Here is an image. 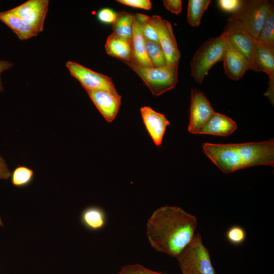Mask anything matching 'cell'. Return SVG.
<instances>
[{"label": "cell", "mask_w": 274, "mask_h": 274, "mask_svg": "<svg viewBox=\"0 0 274 274\" xmlns=\"http://www.w3.org/2000/svg\"><path fill=\"white\" fill-rule=\"evenodd\" d=\"M197 220L178 207L155 211L147 224V234L153 248L177 258L194 236Z\"/></svg>", "instance_id": "obj_1"}, {"label": "cell", "mask_w": 274, "mask_h": 274, "mask_svg": "<svg viewBox=\"0 0 274 274\" xmlns=\"http://www.w3.org/2000/svg\"><path fill=\"white\" fill-rule=\"evenodd\" d=\"M202 150L225 174L255 165H274L273 139L240 144L206 143Z\"/></svg>", "instance_id": "obj_2"}, {"label": "cell", "mask_w": 274, "mask_h": 274, "mask_svg": "<svg viewBox=\"0 0 274 274\" xmlns=\"http://www.w3.org/2000/svg\"><path fill=\"white\" fill-rule=\"evenodd\" d=\"M177 259L182 274H216L199 233L194 235Z\"/></svg>", "instance_id": "obj_3"}, {"label": "cell", "mask_w": 274, "mask_h": 274, "mask_svg": "<svg viewBox=\"0 0 274 274\" xmlns=\"http://www.w3.org/2000/svg\"><path fill=\"white\" fill-rule=\"evenodd\" d=\"M225 41L222 36L208 39L199 48L190 63V75L201 83L209 70L217 62L223 60Z\"/></svg>", "instance_id": "obj_4"}, {"label": "cell", "mask_w": 274, "mask_h": 274, "mask_svg": "<svg viewBox=\"0 0 274 274\" xmlns=\"http://www.w3.org/2000/svg\"><path fill=\"white\" fill-rule=\"evenodd\" d=\"M143 80L153 95L158 96L176 86L178 65L161 67H144L123 61Z\"/></svg>", "instance_id": "obj_5"}, {"label": "cell", "mask_w": 274, "mask_h": 274, "mask_svg": "<svg viewBox=\"0 0 274 274\" xmlns=\"http://www.w3.org/2000/svg\"><path fill=\"white\" fill-rule=\"evenodd\" d=\"M272 3L265 0L242 1L240 7L231 17L238 21L257 39Z\"/></svg>", "instance_id": "obj_6"}, {"label": "cell", "mask_w": 274, "mask_h": 274, "mask_svg": "<svg viewBox=\"0 0 274 274\" xmlns=\"http://www.w3.org/2000/svg\"><path fill=\"white\" fill-rule=\"evenodd\" d=\"M65 65L71 75L79 81L86 91L104 90L117 93L110 77L94 72L76 62L68 61Z\"/></svg>", "instance_id": "obj_7"}, {"label": "cell", "mask_w": 274, "mask_h": 274, "mask_svg": "<svg viewBox=\"0 0 274 274\" xmlns=\"http://www.w3.org/2000/svg\"><path fill=\"white\" fill-rule=\"evenodd\" d=\"M226 38L248 60L250 70H253V58L256 46V39L253 38L237 20L230 17L223 33Z\"/></svg>", "instance_id": "obj_8"}, {"label": "cell", "mask_w": 274, "mask_h": 274, "mask_svg": "<svg viewBox=\"0 0 274 274\" xmlns=\"http://www.w3.org/2000/svg\"><path fill=\"white\" fill-rule=\"evenodd\" d=\"M150 21L156 30L159 44L164 54L166 65H179L180 52L170 23L157 15L150 17Z\"/></svg>", "instance_id": "obj_9"}, {"label": "cell", "mask_w": 274, "mask_h": 274, "mask_svg": "<svg viewBox=\"0 0 274 274\" xmlns=\"http://www.w3.org/2000/svg\"><path fill=\"white\" fill-rule=\"evenodd\" d=\"M215 111L204 94L200 90L192 89L191 93L189 123L188 130L193 134L200 130Z\"/></svg>", "instance_id": "obj_10"}, {"label": "cell", "mask_w": 274, "mask_h": 274, "mask_svg": "<svg viewBox=\"0 0 274 274\" xmlns=\"http://www.w3.org/2000/svg\"><path fill=\"white\" fill-rule=\"evenodd\" d=\"M49 4L48 0H28L9 10L40 33L44 29Z\"/></svg>", "instance_id": "obj_11"}, {"label": "cell", "mask_w": 274, "mask_h": 274, "mask_svg": "<svg viewBox=\"0 0 274 274\" xmlns=\"http://www.w3.org/2000/svg\"><path fill=\"white\" fill-rule=\"evenodd\" d=\"M253 71L263 72L268 77L267 91L264 94L273 105L274 101V49L267 48L258 43L253 58Z\"/></svg>", "instance_id": "obj_12"}, {"label": "cell", "mask_w": 274, "mask_h": 274, "mask_svg": "<svg viewBox=\"0 0 274 274\" xmlns=\"http://www.w3.org/2000/svg\"><path fill=\"white\" fill-rule=\"evenodd\" d=\"M223 37L225 41L223 58L225 74L232 80H239L245 73L250 69V64L246 57L235 49L226 38Z\"/></svg>", "instance_id": "obj_13"}, {"label": "cell", "mask_w": 274, "mask_h": 274, "mask_svg": "<svg viewBox=\"0 0 274 274\" xmlns=\"http://www.w3.org/2000/svg\"><path fill=\"white\" fill-rule=\"evenodd\" d=\"M86 92L107 121L112 122L119 110L121 96L118 93L104 90H89Z\"/></svg>", "instance_id": "obj_14"}, {"label": "cell", "mask_w": 274, "mask_h": 274, "mask_svg": "<svg viewBox=\"0 0 274 274\" xmlns=\"http://www.w3.org/2000/svg\"><path fill=\"white\" fill-rule=\"evenodd\" d=\"M140 112L143 122L151 139L156 146H160L166 127L170 124L169 121L163 114L149 107L141 108Z\"/></svg>", "instance_id": "obj_15"}, {"label": "cell", "mask_w": 274, "mask_h": 274, "mask_svg": "<svg viewBox=\"0 0 274 274\" xmlns=\"http://www.w3.org/2000/svg\"><path fill=\"white\" fill-rule=\"evenodd\" d=\"M132 55L131 61L129 62L144 67H152L146 51L142 25L136 19L134 14L132 15Z\"/></svg>", "instance_id": "obj_16"}, {"label": "cell", "mask_w": 274, "mask_h": 274, "mask_svg": "<svg viewBox=\"0 0 274 274\" xmlns=\"http://www.w3.org/2000/svg\"><path fill=\"white\" fill-rule=\"evenodd\" d=\"M236 128L237 124L234 120L223 114L215 112L199 134L226 136L231 134Z\"/></svg>", "instance_id": "obj_17"}, {"label": "cell", "mask_w": 274, "mask_h": 274, "mask_svg": "<svg viewBox=\"0 0 274 274\" xmlns=\"http://www.w3.org/2000/svg\"><path fill=\"white\" fill-rule=\"evenodd\" d=\"M0 20L7 25L20 40H28L39 33L32 26L9 10L0 12Z\"/></svg>", "instance_id": "obj_18"}, {"label": "cell", "mask_w": 274, "mask_h": 274, "mask_svg": "<svg viewBox=\"0 0 274 274\" xmlns=\"http://www.w3.org/2000/svg\"><path fill=\"white\" fill-rule=\"evenodd\" d=\"M105 48L108 55L119 58L123 61H131V43L113 32L108 37Z\"/></svg>", "instance_id": "obj_19"}, {"label": "cell", "mask_w": 274, "mask_h": 274, "mask_svg": "<svg viewBox=\"0 0 274 274\" xmlns=\"http://www.w3.org/2000/svg\"><path fill=\"white\" fill-rule=\"evenodd\" d=\"M80 221L86 229L91 231H97L105 226L106 215L100 208L97 206H89L81 212Z\"/></svg>", "instance_id": "obj_20"}, {"label": "cell", "mask_w": 274, "mask_h": 274, "mask_svg": "<svg viewBox=\"0 0 274 274\" xmlns=\"http://www.w3.org/2000/svg\"><path fill=\"white\" fill-rule=\"evenodd\" d=\"M133 14L122 11L116 14L113 23V33L131 43Z\"/></svg>", "instance_id": "obj_21"}, {"label": "cell", "mask_w": 274, "mask_h": 274, "mask_svg": "<svg viewBox=\"0 0 274 274\" xmlns=\"http://www.w3.org/2000/svg\"><path fill=\"white\" fill-rule=\"evenodd\" d=\"M256 40L260 44L267 48L274 49V9L273 3L269 9L263 27Z\"/></svg>", "instance_id": "obj_22"}, {"label": "cell", "mask_w": 274, "mask_h": 274, "mask_svg": "<svg viewBox=\"0 0 274 274\" xmlns=\"http://www.w3.org/2000/svg\"><path fill=\"white\" fill-rule=\"evenodd\" d=\"M210 0H189L187 10V21L192 26L199 25L204 12L211 3Z\"/></svg>", "instance_id": "obj_23"}, {"label": "cell", "mask_w": 274, "mask_h": 274, "mask_svg": "<svg viewBox=\"0 0 274 274\" xmlns=\"http://www.w3.org/2000/svg\"><path fill=\"white\" fill-rule=\"evenodd\" d=\"M34 176L35 173L31 168L24 165H18L11 173L10 178L14 186L23 188L31 183Z\"/></svg>", "instance_id": "obj_24"}, {"label": "cell", "mask_w": 274, "mask_h": 274, "mask_svg": "<svg viewBox=\"0 0 274 274\" xmlns=\"http://www.w3.org/2000/svg\"><path fill=\"white\" fill-rule=\"evenodd\" d=\"M146 51L153 67L166 65L164 54L158 43L145 39Z\"/></svg>", "instance_id": "obj_25"}, {"label": "cell", "mask_w": 274, "mask_h": 274, "mask_svg": "<svg viewBox=\"0 0 274 274\" xmlns=\"http://www.w3.org/2000/svg\"><path fill=\"white\" fill-rule=\"evenodd\" d=\"M225 237L227 241L234 246L242 244L246 238L245 230L241 226L233 225L230 226L225 232Z\"/></svg>", "instance_id": "obj_26"}, {"label": "cell", "mask_w": 274, "mask_h": 274, "mask_svg": "<svg viewBox=\"0 0 274 274\" xmlns=\"http://www.w3.org/2000/svg\"><path fill=\"white\" fill-rule=\"evenodd\" d=\"M118 274H166L146 268L139 264L127 265L123 267Z\"/></svg>", "instance_id": "obj_27"}, {"label": "cell", "mask_w": 274, "mask_h": 274, "mask_svg": "<svg viewBox=\"0 0 274 274\" xmlns=\"http://www.w3.org/2000/svg\"><path fill=\"white\" fill-rule=\"evenodd\" d=\"M141 24L145 39L159 43L156 30L150 21V18L147 22Z\"/></svg>", "instance_id": "obj_28"}, {"label": "cell", "mask_w": 274, "mask_h": 274, "mask_svg": "<svg viewBox=\"0 0 274 274\" xmlns=\"http://www.w3.org/2000/svg\"><path fill=\"white\" fill-rule=\"evenodd\" d=\"M116 16V13L109 8H103L99 10L97 14V20L101 23L108 24L113 23Z\"/></svg>", "instance_id": "obj_29"}, {"label": "cell", "mask_w": 274, "mask_h": 274, "mask_svg": "<svg viewBox=\"0 0 274 274\" xmlns=\"http://www.w3.org/2000/svg\"><path fill=\"white\" fill-rule=\"evenodd\" d=\"M242 1L239 0H219L218 4L220 8L227 12L235 13L241 6Z\"/></svg>", "instance_id": "obj_30"}, {"label": "cell", "mask_w": 274, "mask_h": 274, "mask_svg": "<svg viewBox=\"0 0 274 274\" xmlns=\"http://www.w3.org/2000/svg\"><path fill=\"white\" fill-rule=\"evenodd\" d=\"M117 1L131 7L148 10L151 9V3L149 0H117Z\"/></svg>", "instance_id": "obj_31"}, {"label": "cell", "mask_w": 274, "mask_h": 274, "mask_svg": "<svg viewBox=\"0 0 274 274\" xmlns=\"http://www.w3.org/2000/svg\"><path fill=\"white\" fill-rule=\"evenodd\" d=\"M166 9L172 13L179 14L182 10V1L180 0H164L163 1Z\"/></svg>", "instance_id": "obj_32"}, {"label": "cell", "mask_w": 274, "mask_h": 274, "mask_svg": "<svg viewBox=\"0 0 274 274\" xmlns=\"http://www.w3.org/2000/svg\"><path fill=\"white\" fill-rule=\"evenodd\" d=\"M11 175V172L9 169L5 160L0 155V180H8ZM3 226V224L0 217V227Z\"/></svg>", "instance_id": "obj_33"}, {"label": "cell", "mask_w": 274, "mask_h": 274, "mask_svg": "<svg viewBox=\"0 0 274 274\" xmlns=\"http://www.w3.org/2000/svg\"><path fill=\"white\" fill-rule=\"evenodd\" d=\"M13 65V63L10 61L0 60V92L4 91V87L2 83V81L1 78V74L9 69H10Z\"/></svg>", "instance_id": "obj_34"}]
</instances>
